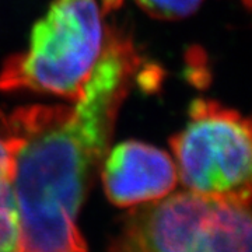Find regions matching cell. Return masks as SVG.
<instances>
[{"mask_svg":"<svg viewBox=\"0 0 252 252\" xmlns=\"http://www.w3.org/2000/svg\"><path fill=\"white\" fill-rule=\"evenodd\" d=\"M124 0H54L26 51L0 69V91L35 93L76 102L107 44L108 17Z\"/></svg>","mask_w":252,"mask_h":252,"instance_id":"1","label":"cell"},{"mask_svg":"<svg viewBox=\"0 0 252 252\" xmlns=\"http://www.w3.org/2000/svg\"><path fill=\"white\" fill-rule=\"evenodd\" d=\"M251 200L185 190L132 210L119 252H251Z\"/></svg>","mask_w":252,"mask_h":252,"instance_id":"2","label":"cell"},{"mask_svg":"<svg viewBox=\"0 0 252 252\" xmlns=\"http://www.w3.org/2000/svg\"><path fill=\"white\" fill-rule=\"evenodd\" d=\"M178 178L209 198L251 200V122L217 101L198 98L187 126L172 136Z\"/></svg>","mask_w":252,"mask_h":252,"instance_id":"3","label":"cell"},{"mask_svg":"<svg viewBox=\"0 0 252 252\" xmlns=\"http://www.w3.org/2000/svg\"><path fill=\"white\" fill-rule=\"evenodd\" d=\"M101 180L112 205L133 207L170 195L177 187L178 171L167 152L144 142L126 140L105 154Z\"/></svg>","mask_w":252,"mask_h":252,"instance_id":"4","label":"cell"},{"mask_svg":"<svg viewBox=\"0 0 252 252\" xmlns=\"http://www.w3.org/2000/svg\"><path fill=\"white\" fill-rule=\"evenodd\" d=\"M20 137L10 114L0 108V252H17L18 219L13 177Z\"/></svg>","mask_w":252,"mask_h":252,"instance_id":"5","label":"cell"},{"mask_svg":"<svg viewBox=\"0 0 252 252\" xmlns=\"http://www.w3.org/2000/svg\"><path fill=\"white\" fill-rule=\"evenodd\" d=\"M136 3L150 17L177 21L195 14L203 0H136Z\"/></svg>","mask_w":252,"mask_h":252,"instance_id":"6","label":"cell"}]
</instances>
